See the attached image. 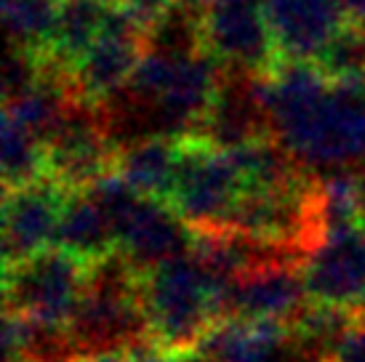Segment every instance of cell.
Segmentation results:
<instances>
[{
  "mask_svg": "<svg viewBox=\"0 0 365 362\" xmlns=\"http://www.w3.org/2000/svg\"><path fill=\"white\" fill-rule=\"evenodd\" d=\"M53 248H61L88 264H96L112 253H118L115 229L91 190L67 195L59 229L53 237Z\"/></svg>",
  "mask_w": 365,
  "mask_h": 362,
  "instance_id": "2e32d148",
  "label": "cell"
},
{
  "mask_svg": "<svg viewBox=\"0 0 365 362\" xmlns=\"http://www.w3.org/2000/svg\"><path fill=\"white\" fill-rule=\"evenodd\" d=\"M115 3L118 0H61L56 35H53L51 51L46 56L59 70L72 75L83 56L96 43Z\"/></svg>",
  "mask_w": 365,
  "mask_h": 362,
  "instance_id": "e0dca14e",
  "label": "cell"
},
{
  "mask_svg": "<svg viewBox=\"0 0 365 362\" xmlns=\"http://www.w3.org/2000/svg\"><path fill=\"white\" fill-rule=\"evenodd\" d=\"M142 296L158 352L195 354L222 322V291L192 251L142 272Z\"/></svg>",
  "mask_w": 365,
  "mask_h": 362,
  "instance_id": "3957f363",
  "label": "cell"
},
{
  "mask_svg": "<svg viewBox=\"0 0 365 362\" xmlns=\"http://www.w3.org/2000/svg\"><path fill=\"white\" fill-rule=\"evenodd\" d=\"M240 192L243 179L232 152L200 136H184L176 187L168 205L192 227V232L224 227Z\"/></svg>",
  "mask_w": 365,
  "mask_h": 362,
  "instance_id": "8992f818",
  "label": "cell"
},
{
  "mask_svg": "<svg viewBox=\"0 0 365 362\" xmlns=\"http://www.w3.org/2000/svg\"><path fill=\"white\" fill-rule=\"evenodd\" d=\"M314 64L331 81L365 75V27H360L355 21H346L334 35V41L325 46V51L317 56Z\"/></svg>",
  "mask_w": 365,
  "mask_h": 362,
  "instance_id": "ffe728a7",
  "label": "cell"
},
{
  "mask_svg": "<svg viewBox=\"0 0 365 362\" xmlns=\"http://www.w3.org/2000/svg\"><path fill=\"white\" fill-rule=\"evenodd\" d=\"M346 16H349V21H355V24H360V27H365V0H349Z\"/></svg>",
  "mask_w": 365,
  "mask_h": 362,
  "instance_id": "603a6c76",
  "label": "cell"
},
{
  "mask_svg": "<svg viewBox=\"0 0 365 362\" xmlns=\"http://www.w3.org/2000/svg\"><path fill=\"white\" fill-rule=\"evenodd\" d=\"M192 362H307L291 325L224 320L213 328Z\"/></svg>",
  "mask_w": 365,
  "mask_h": 362,
  "instance_id": "5bb4252c",
  "label": "cell"
},
{
  "mask_svg": "<svg viewBox=\"0 0 365 362\" xmlns=\"http://www.w3.org/2000/svg\"><path fill=\"white\" fill-rule=\"evenodd\" d=\"M93 264L61 248H46L19 264L3 267L6 309L32 320L70 328L81 306Z\"/></svg>",
  "mask_w": 365,
  "mask_h": 362,
  "instance_id": "5b68a950",
  "label": "cell"
},
{
  "mask_svg": "<svg viewBox=\"0 0 365 362\" xmlns=\"http://www.w3.org/2000/svg\"><path fill=\"white\" fill-rule=\"evenodd\" d=\"M48 176L64 190H91L104 176L115 173L120 144L107 128L102 107L75 101L59 128L46 141Z\"/></svg>",
  "mask_w": 365,
  "mask_h": 362,
  "instance_id": "52a82bcc",
  "label": "cell"
},
{
  "mask_svg": "<svg viewBox=\"0 0 365 362\" xmlns=\"http://www.w3.org/2000/svg\"><path fill=\"white\" fill-rule=\"evenodd\" d=\"M317 362H331V360H317Z\"/></svg>",
  "mask_w": 365,
  "mask_h": 362,
  "instance_id": "484cf974",
  "label": "cell"
},
{
  "mask_svg": "<svg viewBox=\"0 0 365 362\" xmlns=\"http://www.w3.org/2000/svg\"><path fill=\"white\" fill-rule=\"evenodd\" d=\"M331 362H365V320L355 322V328L346 333L341 343L334 349V354L328 357Z\"/></svg>",
  "mask_w": 365,
  "mask_h": 362,
  "instance_id": "44dd1931",
  "label": "cell"
},
{
  "mask_svg": "<svg viewBox=\"0 0 365 362\" xmlns=\"http://www.w3.org/2000/svg\"><path fill=\"white\" fill-rule=\"evenodd\" d=\"M190 354H165V352H158V349H144L139 354V362H192L187 360Z\"/></svg>",
  "mask_w": 365,
  "mask_h": 362,
  "instance_id": "7402d4cb",
  "label": "cell"
},
{
  "mask_svg": "<svg viewBox=\"0 0 365 362\" xmlns=\"http://www.w3.org/2000/svg\"><path fill=\"white\" fill-rule=\"evenodd\" d=\"M203 46L230 70L272 72L277 67L264 0H211L200 9Z\"/></svg>",
  "mask_w": 365,
  "mask_h": 362,
  "instance_id": "9c48e42d",
  "label": "cell"
},
{
  "mask_svg": "<svg viewBox=\"0 0 365 362\" xmlns=\"http://www.w3.org/2000/svg\"><path fill=\"white\" fill-rule=\"evenodd\" d=\"M302 264L304 259L283 256L232 280L222 296V322L245 320L291 325L309 299Z\"/></svg>",
  "mask_w": 365,
  "mask_h": 362,
  "instance_id": "30bf717a",
  "label": "cell"
},
{
  "mask_svg": "<svg viewBox=\"0 0 365 362\" xmlns=\"http://www.w3.org/2000/svg\"><path fill=\"white\" fill-rule=\"evenodd\" d=\"M48 176L46 141L3 115V190H21Z\"/></svg>",
  "mask_w": 365,
  "mask_h": 362,
  "instance_id": "ac0fdd59",
  "label": "cell"
},
{
  "mask_svg": "<svg viewBox=\"0 0 365 362\" xmlns=\"http://www.w3.org/2000/svg\"><path fill=\"white\" fill-rule=\"evenodd\" d=\"M179 155H182V139L171 136L136 139L120 147L115 173L147 197L171 202L179 173Z\"/></svg>",
  "mask_w": 365,
  "mask_h": 362,
  "instance_id": "9a60e30c",
  "label": "cell"
},
{
  "mask_svg": "<svg viewBox=\"0 0 365 362\" xmlns=\"http://www.w3.org/2000/svg\"><path fill=\"white\" fill-rule=\"evenodd\" d=\"M190 3H192V6H197V9H203L205 3H211V0H190Z\"/></svg>",
  "mask_w": 365,
  "mask_h": 362,
  "instance_id": "cb8c5ba5",
  "label": "cell"
},
{
  "mask_svg": "<svg viewBox=\"0 0 365 362\" xmlns=\"http://www.w3.org/2000/svg\"><path fill=\"white\" fill-rule=\"evenodd\" d=\"M70 336L81 360L155 349L144 309L142 272L133 269L120 253L91 267L81 306L70 322Z\"/></svg>",
  "mask_w": 365,
  "mask_h": 362,
  "instance_id": "7a4b0ae2",
  "label": "cell"
},
{
  "mask_svg": "<svg viewBox=\"0 0 365 362\" xmlns=\"http://www.w3.org/2000/svg\"><path fill=\"white\" fill-rule=\"evenodd\" d=\"M336 3H339V6H341L344 11H346V6H349V0H336Z\"/></svg>",
  "mask_w": 365,
  "mask_h": 362,
  "instance_id": "d4e9b609",
  "label": "cell"
},
{
  "mask_svg": "<svg viewBox=\"0 0 365 362\" xmlns=\"http://www.w3.org/2000/svg\"><path fill=\"white\" fill-rule=\"evenodd\" d=\"M67 195L51 176L3 195V267L53 248Z\"/></svg>",
  "mask_w": 365,
  "mask_h": 362,
  "instance_id": "7c38bea8",
  "label": "cell"
},
{
  "mask_svg": "<svg viewBox=\"0 0 365 362\" xmlns=\"http://www.w3.org/2000/svg\"><path fill=\"white\" fill-rule=\"evenodd\" d=\"M91 192L115 229L118 253L136 272H150L158 264L192 251V227L168 202L136 192L118 173L104 176Z\"/></svg>",
  "mask_w": 365,
  "mask_h": 362,
  "instance_id": "277c9868",
  "label": "cell"
},
{
  "mask_svg": "<svg viewBox=\"0 0 365 362\" xmlns=\"http://www.w3.org/2000/svg\"><path fill=\"white\" fill-rule=\"evenodd\" d=\"M272 136L304 168L363 171L365 75L331 81L314 61H277L262 78Z\"/></svg>",
  "mask_w": 365,
  "mask_h": 362,
  "instance_id": "6da1fadb",
  "label": "cell"
},
{
  "mask_svg": "<svg viewBox=\"0 0 365 362\" xmlns=\"http://www.w3.org/2000/svg\"><path fill=\"white\" fill-rule=\"evenodd\" d=\"M61 0H0L11 46L48 53L59 24Z\"/></svg>",
  "mask_w": 365,
  "mask_h": 362,
  "instance_id": "d6986e66",
  "label": "cell"
},
{
  "mask_svg": "<svg viewBox=\"0 0 365 362\" xmlns=\"http://www.w3.org/2000/svg\"><path fill=\"white\" fill-rule=\"evenodd\" d=\"M280 61H317L349 16L336 0H264Z\"/></svg>",
  "mask_w": 365,
  "mask_h": 362,
  "instance_id": "4fadbf2b",
  "label": "cell"
},
{
  "mask_svg": "<svg viewBox=\"0 0 365 362\" xmlns=\"http://www.w3.org/2000/svg\"><path fill=\"white\" fill-rule=\"evenodd\" d=\"M307 296L314 304L365 314V227L334 234L302 264Z\"/></svg>",
  "mask_w": 365,
  "mask_h": 362,
  "instance_id": "8fae6325",
  "label": "cell"
},
{
  "mask_svg": "<svg viewBox=\"0 0 365 362\" xmlns=\"http://www.w3.org/2000/svg\"><path fill=\"white\" fill-rule=\"evenodd\" d=\"M147 51V27L128 9L115 3L91 51L72 72V90L78 101L102 107L115 99Z\"/></svg>",
  "mask_w": 365,
  "mask_h": 362,
  "instance_id": "ba28073f",
  "label": "cell"
}]
</instances>
